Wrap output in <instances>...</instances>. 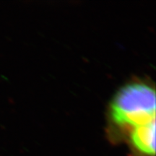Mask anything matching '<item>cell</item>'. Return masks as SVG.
Returning a JSON list of instances; mask_svg holds the SVG:
<instances>
[{
    "instance_id": "cell-1",
    "label": "cell",
    "mask_w": 156,
    "mask_h": 156,
    "mask_svg": "<svg viewBox=\"0 0 156 156\" xmlns=\"http://www.w3.org/2000/svg\"><path fill=\"white\" fill-rule=\"evenodd\" d=\"M155 91L145 83L129 84L117 92L111 106L112 119L133 127L155 120Z\"/></svg>"
},
{
    "instance_id": "cell-2",
    "label": "cell",
    "mask_w": 156,
    "mask_h": 156,
    "mask_svg": "<svg viewBox=\"0 0 156 156\" xmlns=\"http://www.w3.org/2000/svg\"><path fill=\"white\" fill-rule=\"evenodd\" d=\"M130 142L134 156H155V120L134 127Z\"/></svg>"
}]
</instances>
